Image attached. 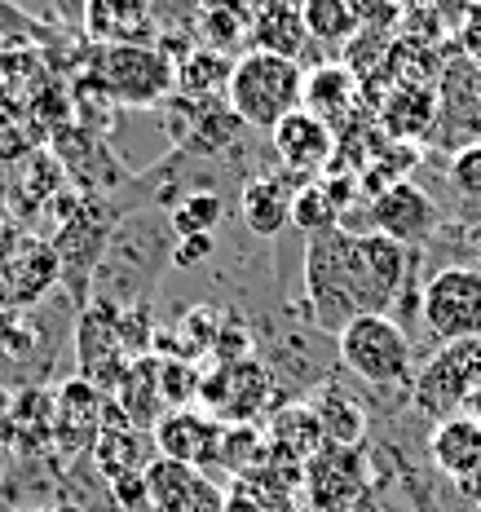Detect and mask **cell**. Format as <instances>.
I'll list each match as a JSON object with an SVG mask.
<instances>
[{"label": "cell", "mask_w": 481, "mask_h": 512, "mask_svg": "<svg viewBox=\"0 0 481 512\" xmlns=\"http://www.w3.org/2000/svg\"><path fill=\"white\" fill-rule=\"evenodd\" d=\"M212 252H217V239H212V234H190V239L173 243V265H177V270H190V265L208 261Z\"/></svg>", "instance_id": "cell-31"}, {"label": "cell", "mask_w": 481, "mask_h": 512, "mask_svg": "<svg viewBox=\"0 0 481 512\" xmlns=\"http://www.w3.org/2000/svg\"><path fill=\"white\" fill-rule=\"evenodd\" d=\"M481 384V340H459V345H442L429 367L415 376V407L433 420H451V415L468 411V398Z\"/></svg>", "instance_id": "cell-7"}, {"label": "cell", "mask_w": 481, "mask_h": 512, "mask_svg": "<svg viewBox=\"0 0 481 512\" xmlns=\"http://www.w3.org/2000/svg\"><path fill=\"white\" fill-rule=\"evenodd\" d=\"M256 36H261V49L283 53V58H296V49L305 45V23H301V9H287V5H270L256 23Z\"/></svg>", "instance_id": "cell-26"}, {"label": "cell", "mask_w": 481, "mask_h": 512, "mask_svg": "<svg viewBox=\"0 0 481 512\" xmlns=\"http://www.w3.org/2000/svg\"><path fill=\"white\" fill-rule=\"evenodd\" d=\"M468 415H473V420H481V384L473 389V398H468Z\"/></svg>", "instance_id": "cell-35"}, {"label": "cell", "mask_w": 481, "mask_h": 512, "mask_svg": "<svg viewBox=\"0 0 481 512\" xmlns=\"http://www.w3.org/2000/svg\"><path fill=\"white\" fill-rule=\"evenodd\" d=\"M230 62L221 58V53H212V49H199L195 58H186V62H177V89H186V93H226V84H230Z\"/></svg>", "instance_id": "cell-27"}, {"label": "cell", "mask_w": 481, "mask_h": 512, "mask_svg": "<svg viewBox=\"0 0 481 512\" xmlns=\"http://www.w3.org/2000/svg\"><path fill=\"white\" fill-rule=\"evenodd\" d=\"M53 27L45 18L27 14L18 0H0V53H14V49H36V45H49Z\"/></svg>", "instance_id": "cell-25"}, {"label": "cell", "mask_w": 481, "mask_h": 512, "mask_svg": "<svg viewBox=\"0 0 481 512\" xmlns=\"http://www.w3.org/2000/svg\"><path fill=\"white\" fill-rule=\"evenodd\" d=\"M305 76L309 71L296 58H283V53H270V49H252L234 62L230 84H226V102L248 128L274 133L287 115L301 111Z\"/></svg>", "instance_id": "cell-3"}, {"label": "cell", "mask_w": 481, "mask_h": 512, "mask_svg": "<svg viewBox=\"0 0 481 512\" xmlns=\"http://www.w3.org/2000/svg\"><path fill=\"white\" fill-rule=\"evenodd\" d=\"M80 36L89 45H151L159 36L155 0H89Z\"/></svg>", "instance_id": "cell-12"}, {"label": "cell", "mask_w": 481, "mask_h": 512, "mask_svg": "<svg viewBox=\"0 0 481 512\" xmlns=\"http://www.w3.org/2000/svg\"><path fill=\"white\" fill-rule=\"evenodd\" d=\"M0 442H5V429H0Z\"/></svg>", "instance_id": "cell-37"}, {"label": "cell", "mask_w": 481, "mask_h": 512, "mask_svg": "<svg viewBox=\"0 0 481 512\" xmlns=\"http://www.w3.org/2000/svg\"><path fill=\"white\" fill-rule=\"evenodd\" d=\"M5 305H9V301H5V283H0V309H5Z\"/></svg>", "instance_id": "cell-36"}, {"label": "cell", "mask_w": 481, "mask_h": 512, "mask_svg": "<svg viewBox=\"0 0 481 512\" xmlns=\"http://www.w3.org/2000/svg\"><path fill=\"white\" fill-rule=\"evenodd\" d=\"M358 102V84L354 76H349L345 67H314L305 76V111H314L318 120H327L331 128H336V120L345 124L349 111H354Z\"/></svg>", "instance_id": "cell-20"}, {"label": "cell", "mask_w": 481, "mask_h": 512, "mask_svg": "<svg viewBox=\"0 0 481 512\" xmlns=\"http://www.w3.org/2000/svg\"><path fill=\"white\" fill-rule=\"evenodd\" d=\"M420 323L437 345L481 340V270L477 265H446L420 292Z\"/></svg>", "instance_id": "cell-6"}, {"label": "cell", "mask_w": 481, "mask_h": 512, "mask_svg": "<svg viewBox=\"0 0 481 512\" xmlns=\"http://www.w3.org/2000/svg\"><path fill=\"white\" fill-rule=\"evenodd\" d=\"M429 460L455 486L477 477L481 473V420H473L468 411L451 415V420H437L429 433Z\"/></svg>", "instance_id": "cell-15"}, {"label": "cell", "mask_w": 481, "mask_h": 512, "mask_svg": "<svg viewBox=\"0 0 481 512\" xmlns=\"http://www.w3.org/2000/svg\"><path fill=\"white\" fill-rule=\"evenodd\" d=\"M446 146H468L481 142V71L459 53L446 62L442 89H437V124Z\"/></svg>", "instance_id": "cell-9"}, {"label": "cell", "mask_w": 481, "mask_h": 512, "mask_svg": "<svg viewBox=\"0 0 481 512\" xmlns=\"http://www.w3.org/2000/svg\"><path fill=\"white\" fill-rule=\"evenodd\" d=\"M287 512H292V508H287Z\"/></svg>", "instance_id": "cell-38"}, {"label": "cell", "mask_w": 481, "mask_h": 512, "mask_svg": "<svg viewBox=\"0 0 481 512\" xmlns=\"http://www.w3.org/2000/svg\"><path fill=\"white\" fill-rule=\"evenodd\" d=\"M221 508H226V490L212 482V477H203V473H199L195 482L186 486V495H181L168 512H221Z\"/></svg>", "instance_id": "cell-29"}, {"label": "cell", "mask_w": 481, "mask_h": 512, "mask_svg": "<svg viewBox=\"0 0 481 512\" xmlns=\"http://www.w3.org/2000/svg\"><path fill=\"white\" fill-rule=\"evenodd\" d=\"M305 181L292 173H265L252 177L239 195V212L248 221V230L256 239H279V234L292 226V204H296V190Z\"/></svg>", "instance_id": "cell-13"}, {"label": "cell", "mask_w": 481, "mask_h": 512, "mask_svg": "<svg viewBox=\"0 0 481 512\" xmlns=\"http://www.w3.org/2000/svg\"><path fill=\"white\" fill-rule=\"evenodd\" d=\"M301 283H305V309L318 332H340L358 314H384V301L367 274V261H362V243L345 226L314 234L305 243Z\"/></svg>", "instance_id": "cell-1"}, {"label": "cell", "mask_w": 481, "mask_h": 512, "mask_svg": "<svg viewBox=\"0 0 481 512\" xmlns=\"http://www.w3.org/2000/svg\"><path fill=\"white\" fill-rule=\"evenodd\" d=\"M177 234L168 226V212H133L111 230L106 248L93 270L89 296L93 305H106L115 314H128L151 296L164 265H173Z\"/></svg>", "instance_id": "cell-2"}, {"label": "cell", "mask_w": 481, "mask_h": 512, "mask_svg": "<svg viewBox=\"0 0 481 512\" xmlns=\"http://www.w3.org/2000/svg\"><path fill=\"white\" fill-rule=\"evenodd\" d=\"M380 124L393 142L424 137L437 124V89H429V84H402V89H393V98L380 111Z\"/></svg>", "instance_id": "cell-19"}, {"label": "cell", "mask_w": 481, "mask_h": 512, "mask_svg": "<svg viewBox=\"0 0 481 512\" xmlns=\"http://www.w3.org/2000/svg\"><path fill=\"white\" fill-rule=\"evenodd\" d=\"M305 490L318 512H349L354 504H367V477L358 464V446H323L305 460Z\"/></svg>", "instance_id": "cell-10"}, {"label": "cell", "mask_w": 481, "mask_h": 512, "mask_svg": "<svg viewBox=\"0 0 481 512\" xmlns=\"http://www.w3.org/2000/svg\"><path fill=\"white\" fill-rule=\"evenodd\" d=\"M309 407H314L318 424H323V437L331 446H358L362 433H367V407H362L358 393H349L340 380H327Z\"/></svg>", "instance_id": "cell-17"}, {"label": "cell", "mask_w": 481, "mask_h": 512, "mask_svg": "<svg viewBox=\"0 0 481 512\" xmlns=\"http://www.w3.org/2000/svg\"><path fill=\"white\" fill-rule=\"evenodd\" d=\"M459 53H464V58L481 71V9L464 23V40H459Z\"/></svg>", "instance_id": "cell-32"}, {"label": "cell", "mask_w": 481, "mask_h": 512, "mask_svg": "<svg viewBox=\"0 0 481 512\" xmlns=\"http://www.w3.org/2000/svg\"><path fill=\"white\" fill-rule=\"evenodd\" d=\"M168 226H173L177 239L217 234L226 226V195H221V190H186V195L168 208Z\"/></svg>", "instance_id": "cell-21"}, {"label": "cell", "mask_w": 481, "mask_h": 512, "mask_svg": "<svg viewBox=\"0 0 481 512\" xmlns=\"http://www.w3.org/2000/svg\"><path fill=\"white\" fill-rule=\"evenodd\" d=\"M98 407H102V398L93 384H84V380L67 384L58 393V402H53V429L67 437V433H84V424H89L98 433Z\"/></svg>", "instance_id": "cell-24"}, {"label": "cell", "mask_w": 481, "mask_h": 512, "mask_svg": "<svg viewBox=\"0 0 481 512\" xmlns=\"http://www.w3.org/2000/svg\"><path fill=\"white\" fill-rule=\"evenodd\" d=\"M84 5L89 0H49V9H53V18H58L67 31H80V23H84Z\"/></svg>", "instance_id": "cell-33"}, {"label": "cell", "mask_w": 481, "mask_h": 512, "mask_svg": "<svg viewBox=\"0 0 481 512\" xmlns=\"http://www.w3.org/2000/svg\"><path fill=\"white\" fill-rule=\"evenodd\" d=\"M451 186L459 190L464 199H481V142H468L459 146V151L451 155Z\"/></svg>", "instance_id": "cell-28"}, {"label": "cell", "mask_w": 481, "mask_h": 512, "mask_svg": "<svg viewBox=\"0 0 481 512\" xmlns=\"http://www.w3.org/2000/svg\"><path fill=\"white\" fill-rule=\"evenodd\" d=\"M336 358L371 389H402L415 380L411 336L393 314H358L336 332Z\"/></svg>", "instance_id": "cell-4"}, {"label": "cell", "mask_w": 481, "mask_h": 512, "mask_svg": "<svg viewBox=\"0 0 481 512\" xmlns=\"http://www.w3.org/2000/svg\"><path fill=\"white\" fill-rule=\"evenodd\" d=\"M265 389H270V371L256 358H234L212 380H203L208 402L217 407V415H226V420H252L256 407L265 402Z\"/></svg>", "instance_id": "cell-14"}, {"label": "cell", "mask_w": 481, "mask_h": 512, "mask_svg": "<svg viewBox=\"0 0 481 512\" xmlns=\"http://www.w3.org/2000/svg\"><path fill=\"white\" fill-rule=\"evenodd\" d=\"M270 142H274V155H279L283 173L305 181V177H314L318 168L331 164V155H336V128L301 106V111H292L274 128Z\"/></svg>", "instance_id": "cell-11"}, {"label": "cell", "mask_w": 481, "mask_h": 512, "mask_svg": "<svg viewBox=\"0 0 481 512\" xmlns=\"http://www.w3.org/2000/svg\"><path fill=\"white\" fill-rule=\"evenodd\" d=\"M115 106H159L177 89V62L159 45H93L89 71Z\"/></svg>", "instance_id": "cell-5"}, {"label": "cell", "mask_w": 481, "mask_h": 512, "mask_svg": "<svg viewBox=\"0 0 481 512\" xmlns=\"http://www.w3.org/2000/svg\"><path fill=\"white\" fill-rule=\"evenodd\" d=\"M115 504L128 508V512H151V495H146V468H142V473L115 477Z\"/></svg>", "instance_id": "cell-30"}, {"label": "cell", "mask_w": 481, "mask_h": 512, "mask_svg": "<svg viewBox=\"0 0 481 512\" xmlns=\"http://www.w3.org/2000/svg\"><path fill=\"white\" fill-rule=\"evenodd\" d=\"M221 433L226 429H217V424L195 411H173L168 420H159L155 442H159V455H168V460L203 468L221 460Z\"/></svg>", "instance_id": "cell-16"}, {"label": "cell", "mask_w": 481, "mask_h": 512, "mask_svg": "<svg viewBox=\"0 0 481 512\" xmlns=\"http://www.w3.org/2000/svg\"><path fill=\"white\" fill-rule=\"evenodd\" d=\"M62 274L58 252L49 243H27L14 261L0 270V283H5V301L9 305H31L36 296H45V287H53V279Z\"/></svg>", "instance_id": "cell-18"}, {"label": "cell", "mask_w": 481, "mask_h": 512, "mask_svg": "<svg viewBox=\"0 0 481 512\" xmlns=\"http://www.w3.org/2000/svg\"><path fill=\"white\" fill-rule=\"evenodd\" d=\"M371 226H376V234H384V239L402 243V248H420V243H429L437 226H442V208H437V199L429 190L406 177V181L384 186L376 195V204H371Z\"/></svg>", "instance_id": "cell-8"}, {"label": "cell", "mask_w": 481, "mask_h": 512, "mask_svg": "<svg viewBox=\"0 0 481 512\" xmlns=\"http://www.w3.org/2000/svg\"><path fill=\"white\" fill-rule=\"evenodd\" d=\"M292 226L305 234V239H314V234H327L340 226V204L331 199L327 186H318V181H305L301 190H296V204H292Z\"/></svg>", "instance_id": "cell-23"}, {"label": "cell", "mask_w": 481, "mask_h": 512, "mask_svg": "<svg viewBox=\"0 0 481 512\" xmlns=\"http://www.w3.org/2000/svg\"><path fill=\"white\" fill-rule=\"evenodd\" d=\"M221 512H265V504H261V499H252L248 495V490H234V495H226V508H221Z\"/></svg>", "instance_id": "cell-34"}, {"label": "cell", "mask_w": 481, "mask_h": 512, "mask_svg": "<svg viewBox=\"0 0 481 512\" xmlns=\"http://www.w3.org/2000/svg\"><path fill=\"white\" fill-rule=\"evenodd\" d=\"M301 23L314 45H349L358 31V14L349 0H305Z\"/></svg>", "instance_id": "cell-22"}]
</instances>
